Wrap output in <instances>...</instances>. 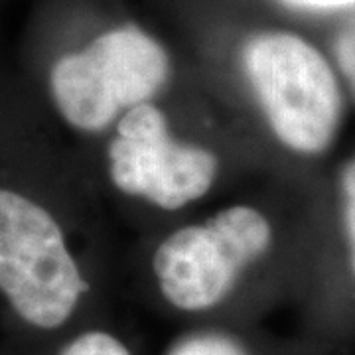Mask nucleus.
Returning <instances> with one entry per match:
<instances>
[{"label": "nucleus", "mask_w": 355, "mask_h": 355, "mask_svg": "<svg viewBox=\"0 0 355 355\" xmlns=\"http://www.w3.org/2000/svg\"><path fill=\"white\" fill-rule=\"evenodd\" d=\"M89 284L65 233L36 193L0 182V300L22 330L50 338L64 331Z\"/></svg>", "instance_id": "nucleus-1"}, {"label": "nucleus", "mask_w": 355, "mask_h": 355, "mask_svg": "<svg viewBox=\"0 0 355 355\" xmlns=\"http://www.w3.org/2000/svg\"><path fill=\"white\" fill-rule=\"evenodd\" d=\"M243 64L280 146L296 158L330 153L343 125L345 97L330 55L291 30H265L249 38Z\"/></svg>", "instance_id": "nucleus-2"}, {"label": "nucleus", "mask_w": 355, "mask_h": 355, "mask_svg": "<svg viewBox=\"0 0 355 355\" xmlns=\"http://www.w3.org/2000/svg\"><path fill=\"white\" fill-rule=\"evenodd\" d=\"M170 60L162 44L139 26H119L87 48L64 53L48 69L55 111L77 130H101L119 113L148 103L162 89Z\"/></svg>", "instance_id": "nucleus-3"}, {"label": "nucleus", "mask_w": 355, "mask_h": 355, "mask_svg": "<svg viewBox=\"0 0 355 355\" xmlns=\"http://www.w3.org/2000/svg\"><path fill=\"white\" fill-rule=\"evenodd\" d=\"M275 239L268 217L249 205H233L202 225L178 229L153 257L160 296L184 314H207L227 304L245 272Z\"/></svg>", "instance_id": "nucleus-4"}, {"label": "nucleus", "mask_w": 355, "mask_h": 355, "mask_svg": "<svg viewBox=\"0 0 355 355\" xmlns=\"http://www.w3.org/2000/svg\"><path fill=\"white\" fill-rule=\"evenodd\" d=\"M109 174L128 196L162 209H180L214 186L217 158L172 139L164 113L148 101L128 109L119 121L109 146Z\"/></svg>", "instance_id": "nucleus-5"}, {"label": "nucleus", "mask_w": 355, "mask_h": 355, "mask_svg": "<svg viewBox=\"0 0 355 355\" xmlns=\"http://www.w3.org/2000/svg\"><path fill=\"white\" fill-rule=\"evenodd\" d=\"M334 233L336 257L314 292V330L322 340L355 336V154L334 180Z\"/></svg>", "instance_id": "nucleus-6"}, {"label": "nucleus", "mask_w": 355, "mask_h": 355, "mask_svg": "<svg viewBox=\"0 0 355 355\" xmlns=\"http://www.w3.org/2000/svg\"><path fill=\"white\" fill-rule=\"evenodd\" d=\"M166 355H259L251 343L221 330L188 334L170 345Z\"/></svg>", "instance_id": "nucleus-7"}, {"label": "nucleus", "mask_w": 355, "mask_h": 355, "mask_svg": "<svg viewBox=\"0 0 355 355\" xmlns=\"http://www.w3.org/2000/svg\"><path fill=\"white\" fill-rule=\"evenodd\" d=\"M48 355H135L119 336L101 328L73 331Z\"/></svg>", "instance_id": "nucleus-8"}, {"label": "nucleus", "mask_w": 355, "mask_h": 355, "mask_svg": "<svg viewBox=\"0 0 355 355\" xmlns=\"http://www.w3.org/2000/svg\"><path fill=\"white\" fill-rule=\"evenodd\" d=\"M330 60L343 89H347L355 99V14L336 28L330 42Z\"/></svg>", "instance_id": "nucleus-9"}, {"label": "nucleus", "mask_w": 355, "mask_h": 355, "mask_svg": "<svg viewBox=\"0 0 355 355\" xmlns=\"http://www.w3.org/2000/svg\"><path fill=\"white\" fill-rule=\"evenodd\" d=\"M300 12H355V0H280Z\"/></svg>", "instance_id": "nucleus-10"}]
</instances>
